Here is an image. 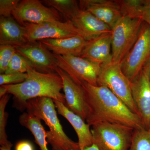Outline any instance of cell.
<instances>
[{
  "mask_svg": "<svg viewBox=\"0 0 150 150\" xmlns=\"http://www.w3.org/2000/svg\"><path fill=\"white\" fill-rule=\"evenodd\" d=\"M81 57L101 66L112 62L111 33L88 41Z\"/></svg>",
  "mask_w": 150,
  "mask_h": 150,
  "instance_id": "2e32d148",
  "label": "cell"
},
{
  "mask_svg": "<svg viewBox=\"0 0 150 150\" xmlns=\"http://www.w3.org/2000/svg\"><path fill=\"white\" fill-rule=\"evenodd\" d=\"M6 94H7L6 89L5 87L4 86H1L0 87V98L2 97Z\"/></svg>",
  "mask_w": 150,
  "mask_h": 150,
  "instance_id": "d6a6232c",
  "label": "cell"
},
{
  "mask_svg": "<svg viewBox=\"0 0 150 150\" xmlns=\"http://www.w3.org/2000/svg\"><path fill=\"white\" fill-rule=\"evenodd\" d=\"M30 67H32L31 64L16 51L5 74L26 73Z\"/></svg>",
  "mask_w": 150,
  "mask_h": 150,
  "instance_id": "cb8c5ba5",
  "label": "cell"
},
{
  "mask_svg": "<svg viewBox=\"0 0 150 150\" xmlns=\"http://www.w3.org/2000/svg\"><path fill=\"white\" fill-rule=\"evenodd\" d=\"M58 67L67 73L80 85L87 83L97 86L101 69L98 64L80 56L55 55Z\"/></svg>",
  "mask_w": 150,
  "mask_h": 150,
  "instance_id": "ba28073f",
  "label": "cell"
},
{
  "mask_svg": "<svg viewBox=\"0 0 150 150\" xmlns=\"http://www.w3.org/2000/svg\"><path fill=\"white\" fill-rule=\"evenodd\" d=\"M40 42L52 51L60 56H81L88 40L81 35L58 39H47Z\"/></svg>",
  "mask_w": 150,
  "mask_h": 150,
  "instance_id": "ac0fdd59",
  "label": "cell"
},
{
  "mask_svg": "<svg viewBox=\"0 0 150 150\" xmlns=\"http://www.w3.org/2000/svg\"><path fill=\"white\" fill-rule=\"evenodd\" d=\"M82 150H100L99 149V148L96 145L93 144L91 146H89L86 147L84 148Z\"/></svg>",
  "mask_w": 150,
  "mask_h": 150,
  "instance_id": "836d02e7",
  "label": "cell"
},
{
  "mask_svg": "<svg viewBox=\"0 0 150 150\" xmlns=\"http://www.w3.org/2000/svg\"><path fill=\"white\" fill-rule=\"evenodd\" d=\"M19 0H1L0 1V15L1 17L11 16L13 12L16 8Z\"/></svg>",
  "mask_w": 150,
  "mask_h": 150,
  "instance_id": "83f0119b",
  "label": "cell"
},
{
  "mask_svg": "<svg viewBox=\"0 0 150 150\" xmlns=\"http://www.w3.org/2000/svg\"><path fill=\"white\" fill-rule=\"evenodd\" d=\"M92 126L93 144L100 150H129L134 129L108 122L96 123Z\"/></svg>",
  "mask_w": 150,
  "mask_h": 150,
  "instance_id": "277c9868",
  "label": "cell"
},
{
  "mask_svg": "<svg viewBox=\"0 0 150 150\" xmlns=\"http://www.w3.org/2000/svg\"><path fill=\"white\" fill-rule=\"evenodd\" d=\"M131 94L145 129L150 128V81L144 69L131 84Z\"/></svg>",
  "mask_w": 150,
  "mask_h": 150,
  "instance_id": "4fadbf2b",
  "label": "cell"
},
{
  "mask_svg": "<svg viewBox=\"0 0 150 150\" xmlns=\"http://www.w3.org/2000/svg\"><path fill=\"white\" fill-rule=\"evenodd\" d=\"M54 100L50 98L40 97L29 100L25 105L27 112L44 121L49 127L46 140L53 150H80L78 143L65 134L60 123Z\"/></svg>",
  "mask_w": 150,
  "mask_h": 150,
  "instance_id": "3957f363",
  "label": "cell"
},
{
  "mask_svg": "<svg viewBox=\"0 0 150 150\" xmlns=\"http://www.w3.org/2000/svg\"><path fill=\"white\" fill-rule=\"evenodd\" d=\"M143 21L123 16L112 28V62L120 64L137 41Z\"/></svg>",
  "mask_w": 150,
  "mask_h": 150,
  "instance_id": "5b68a950",
  "label": "cell"
},
{
  "mask_svg": "<svg viewBox=\"0 0 150 150\" xmlns=\"http://www.w3.org/2000/svg\"><path fill=\"white\" fill-rule=\"evenodd\" d=\"M61 15L56 10L47 7L38 0L20 1L12 14L13 18L22 26L26 23L62 21Z\"/></svg>",
  "mask_w": 150,
  "mask_h": 150,
  "instance_id": "30bf717a",
  "label": "cell"
},
{
  "mask_svg": "<svg viewBox=\"0 0 150 150\" xmlns=\"http://www.w3.org/2000/svg\"><path fill=\"white\" fill-rule=\"evenodd\" d=\"M116 1L123 16L139 18L144 0H116Z\"/></svg>",
  "mask_w": 150,
  "mask_h": 150,
  "instance_id": "603a6c76",
  "label": "cell"
},
{
  "mask_svg": "<svg viewBox=\"0 0 150 150\" xmlns=\"http://www.w3.org/2000/svg\"><path fill=\"white\" fill-rule=\"evenodd\" d=\"M79 4L81 9L89 12L111 29L123 16L116 1L81 0Z\"/></svg>",
  "mask_w": 150,
  "mask_h": 150,
  "instance_id": "5bb4252c",
  "label": "cell"
},
{
  "mask_svg": "<svg viewBox=\"0 0 150 150\" xmlns=\"http://www.w3.org/2000/svg\"><path fill=\"white\" fill-rule=\"evenodd\" d=\"M27 73L1 74L0 75V85L17 84L23 82L27 79Z\"/></svg>",
  "mask_w": 150,
  "mask_h": 150,
  "instance_id": "4316f807",
  "label": "cell"
},
{
  "mask_svg": "<svg viewBox=\"0 0 150 150\" xmlns=\"http://www.w3.org/2000/svg\"><path fill=\"white\" fill-rule=\"evenodd\" d=\"M139 18H141L150 27V0H144Z\"/></svg>",
  "mask_w": 150,
  "mask_h": 150,
  "instance_id": "f1b7e54d",
  "label": "cell"
},
{
  "mask_svg": "<svg viewBox=\"0 0 150 150\" xmlns=\"http://www.w3.org/2000/svg\"><path fill=\"white\" fill-rule=\"evenodd\" d=\"M15 150H34V149L33 145L30 142L23 140L17 143Z\"/></svg>",
  "mask_w": 150,
  "mask_h": 150,
  "instance_id": "f546056e",
  "label": "cell"
},
{
  "mask_svg": "<svg viewBox=\"0 0 150 150\" xmlns=\"http://www.w3.org/2000/svg\"><path fill=\"white\" fill-rule=\"evenodd\" d=\"M41 119L29 114L23 112L19 118V122L21 126L27 128L33 135L35 143L41 150H48V142L46 140V131L41 123Z\"/></svg>",
  "mask_w": 150,
  "mask_h": 150,
  "instance_id": "ffe728a7",
  "label": "cell"
},
{
  "mask_svg": "<svg viewBox=\"0 0 150 150\" xmlns=\"http://www.w3.org/2000/svg\"><path fill=\"white\" fill-rule=\"evenodd\" d=\"M71 21L88 41L100 35L111 33L112 29L88 11L79 10Z\"/></svg>",
  "mask_w": 150,
  "mask_h": 150,
  "instance_id": "9a60e30c",
  "label": "cell"
},
{
  "mask_svg": "<svg viewBox=\"0 0 150 150\" xmlns=\"http://www.w3.org/2000/svg\"><path fill=\"white\" fill-rule=\"evenodd\" d=\"M150 57V27L143 21L136 43L121 63L122 71L132 82Z\"/></svg>",
  "mask_w": 150,
  "mask_h": 150,
  "instance_id": "52a82bcc",
  "label": "cell"
},
{
  "mask_svg": "<svg viewBox=\"0 0 150 150\" xmlns=\"http://www.w3.org/2000/svg\"><path fill=\"white\" fill-rule=\"evenodd\" d=\"M56 72L63 81V89L66 100L65 105L86 121L89 114V108L83 88L75 82L67 73L59 67Z\"/></svg>",
  "mask_w": 150,
  "mask_h": 150,
  "instance_id": "7c38bea8",
  "label": "cell"
},
{
  "mask_svg": "<svg viewBox=\"0 0 150 150\" xmlns=\"http://www.w3.org/2000/svg\"><path fill=\"white\" fill-rule=\"evenodd\" d=\"M85 92L89 114L86 122L92 126L96 123L108 122L135 129L145 128L139 114L130 110L124 103L107 88L82 84Z\"/></svg>",
  "mask_w": 150,
  "mask_h": 150,
  "instance_id": "6da1fadb",
  "label": "cell"
},
{
  "mask_svg": "<svg viewBox=\"0 0 150 150\" xmlns=\"http://www.w3.org/2000/svg\"><path fill=\"white\" fill-rule=\"evenodd\" d=\"M16 52L15 47L11 45L0 46V74H5L13 57Z\"/></svg>",
  "mask_w": 150,
  "mask_h": 150,
  "instance_id": "484cf974",
  "label": "cell"
},
{
  "mask_svg": "<svg viewBox=\"0 0 150 150\" xmlns=\"http://www.w3.org/2000/svg\"><path fill=\"white\" fill-rule=\"evenodd\" d=\"M131 82L123 74L121 64L113 62L101 66L97 85L109 89L134 113L139 114L131 94Z\"/></svg>",
  "mask_w": 150,
  "mask_h": 150,
  "instance_id": "8992f818",
  "label": "cell"
},
{
  "mask_svg": "<svg viewBox=\"0 0 150 150\" xmlns=\"http://www.w3.org/2000/svg\"><path fill=\"white\" fill-rule=\"evenodd\" d=\"M24 27L11 16L1 17L0 44L17 47L27 43Z\"/></svg>",
  "mask_w": 150,
  "mask_h": 150,
  "instance_id": "d6986e66",
  "label": "cell"
},
{
  "mask_svg": "<svg viewBox=\"0 0 150 150\" xmlns=\"http://www.w3.org/2000/svg\"><path fill=\"white\" fill-rule=\"evenodd\" d=\"M58 113L71 123L76 133L80 150L93 144V139L89 125L81 117L70 110L63 103L53 100Z\"/></svg>",
  "mask_w": 150,
  "mask_h": 150,
  "instance_id": "e0dca14e",
  "label": "cell"
},
{
  "mask_svg": "<svg viewBox=\"0 0 150 150\" xmlns=\"http://www.w3.org/2000/svg\"><path fill=\"white\" fill-rule=\"evenodd\" d=\"M129 150H150V132L145 128L135 129Z\"/></svg>",
  "mask_w": 150,
  "mask_h": 150,
  "instance_id": "7402d4cb",
  "label": "cell"
},
{
  "mask_svg": "<svg viewBox=\"0 0 150 150\" xmlns=\"http://www.w3.org/2000/svg\"><path fill=\"white\" fill-rule=\"evenodd\" d=\"M23 26L24 28L28 42L47 39L66 38L77 35L82 36L71 20L40 23H26Z\"/></svg>",
  "mask_w": 150,
  "mask_h": 150,
  "instance_id": "9c48e42d",
  "label": "cell"
},
{
  "mask_svg": "<svg viewBox=\"0 0 150 150\" xmlns=\"http://www.w3.org/2000/svg\"><path fill=\"white\" fill-rule=\"evenodd\" d=\"M0 98V144L1 146L10 142L7 139L6 129L8 115L5 110L10 96L8 94H6Z\"/></svg>",
  "mask_w": 150,
  "mask_h": 150,
  "instance_id": "d4e9b609",
  "label": "cell"
},
{
  "mask_svg": "<svg viewBox=\"0 0 150 150\" xmlns=\"http://www.w3.org/2000/svg\"><path fill=\"white\" fill-rule=\"evenodd\" d=\"M149 131L150 132V129H149Z\"/></svg>",
  "mask_w": 150,
  "mask_h": 150,
  "instance_id": "e575fe53",
  "label": "cell"
},
{
  "mask_svg": "<svg viewBox=\"0 0 150 150\" xmlns=\"http://www.w3.org/2000/svg\"><path fill=\"white\" fill-rule=\"evenodd\" d=\"M26 80L17 84L3 85L7 94L13 95L16 104L20 109H24L29 100L40 97L50 98L65 104L64 94L62 93L63 81L57 73L40 72L29 67Z\"/></svg>",
  "mask_w": 150,
  "mask_h": 150,
  "instance_id": "7a4b0ae2",
  "label": "cell"
},
{
  "mask_svg": "<svg viewBox=\"0 0 150 150\" xmlns=\"http://www.w3.org/2000/svg\"><path fill=\"white\" fill-rule=\"evenodd\" d=\"M42 2L56 10L66 21L71 20L80 9L79 2L75 0H44Z\"/></svg>",
  "mask_w": 150,
  "mask_h": 150,
  "instance_id": "44dd1931",
  "label": "cell"
},
{
  "mask_svg": "<svg viewBox=\"0 0 150 150\" xmlns=\"http://www.w3.org/2000/svg\"><path fill=\"white\" fill-rule=\"evenodd\" d=\"M145 70L147 73L148 76H149V79L150 81V57L147 62L146 63V64L144 66L143 69Z\"/></svg>",
  "mask_w": 150,
  "mask_h": 150,
  "instance_id": "4dcf8cb0",
  "label": "cell"
},
{
  "mask_svg": "<svg viewBox=\"0 0 150 150\" xmlns=\"http://www.w3.org/2000/svg\"><path fill=\"white\" fill-rule=\"evenodd\" d=\"M15 48L17 52L27 59L38 71L46 74L56 73L58 66L55 54L40 41L28 42Z\"/></svg>",
  "mask_w": 150,
  "mask_h": 150,
  "instance_id": "8fae6325",
  "label": "cell"
},
{
  "mask_svg": "<svg viewBox=\"0 0 150 150\" xmlns=\"http://www.w3.org/2000/svg\"><path fill=\"white\" fill-rule=\"evenodd\" d=\"M12 146V144L9 142L8 144L1 146L0 150H11Z\"/></svg>",
  "mask_w": 150,
  "mask_h": 150,
  "instance_id": "1f68e13d",
  "label": "cell"
}]
</instances>
